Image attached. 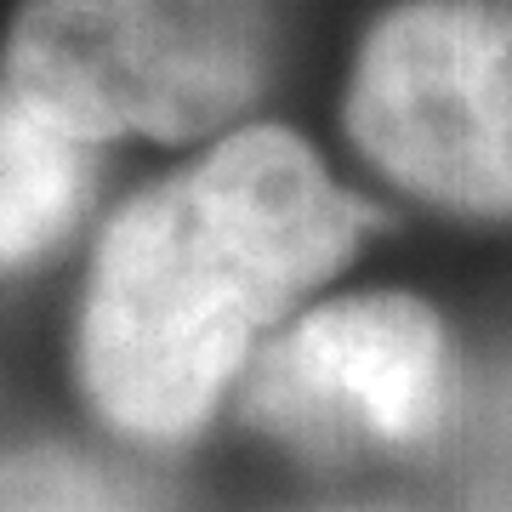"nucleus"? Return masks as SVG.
I'll use <instances>...</instances> for the list:
<instances>
[{
	"label": "nucleus",
	"instance_id": "f257e3e1",
	"mask_svg": "<svg viewBox=\"0 0 512 512\" xmlns=\"http://www.w3.org/2000/svg\"><path fill=\"white\" fill-rule=\"evenodd\" d=\"M370 228V205L296 131H228L200 165L154 183L97 245L74 376L92 416L131 444L200 439L256 336L325 285Z\"/></svg>",
	"mask_w": 512,
	"mask_h": 512
},
{
	"label": "nucleus",
	"instance_id": "f03ea898",
	"mask_svg": "<svg viewBox=\"0 0 512 512\" xmlns=\"http://www.w3.org/2000/svg\"><path fill=\"white\" fill-rule=\"evenodd\" d=\"M279 69L274 0H23L6 80L86 143H200Z\"/></svg>",
	"mask_w": 512,
	"mask_h": 512
},
{
	"label": "nucleus",
	"instance_id": "7ed1b4c3",
	"mask_svg": "<svg viewBox=\"0 0 512 512\" xmlns=\"http://www.w3.org/2000/svg\"><path fill=\"white\" fill-rule=\"evenodd\" d=\"M348 137L444 211L512 217V0H410L359 46Z\"/></svg>",
	"mask_w": 512,
	"mask_h": 512
},
{
	"label": "nucleus",
	"instance_id": "20e7f679",
	"mask_svg": "<svg viewBox=\"0 0 512 512\" xmlns=\"http://www.w3.org/2000/svg\"><path fill=\"white\" fill-rule=\"evenodd\" d=\"M456 410V359L439 313L399 291L302 313L245 370L239 416L313 467L421 456Z\"/></svg>",
	"mask_w": 512,
	"mask_h": 512
},
{
	"label": "nucleus",
	"instance_id": "39448f33",
	"mask_svg": "<svg viewBox=\"0 0 512 512\" xmlns=\"http://www.w3.org/2000/svg\"><path fill=\"white\" fill-rule=\"evenodd\" d=\"M97 177V143L35 109L0 74V274L57 251Z\"/></svg>",
	"mask_w": 512,
	"mask_h": 512
},
{
	"label": "nucleus",
	"instance_id": "423d86ee",
	"mask_svg": "<svg viewBox=\"0 0 512 512\" xmlns=\"http://www.w3.org/2000/svg\"><path fill=\"white\" fill-rule=\"evenodd\" d=\"M0 512H171L131 467L74 444H0Z\"/></svg>",
	"mask_w": 512,
	"mask_h": 512
},
{
	"label": "nucleus",
	"instance_id": "0eeeda50",
	"mask_svg": "<svg viewBox=\"0 0 512 512\" xmlns=\"http://www.w3.org/2000/svg\"><path fill=\"white\" fill-rule=\"evenodd\" d=\"M313 512H404V507H313Z\"/></svg>",
	"mask_w": 512,
	"mask_h": 512
}]
</instances>
